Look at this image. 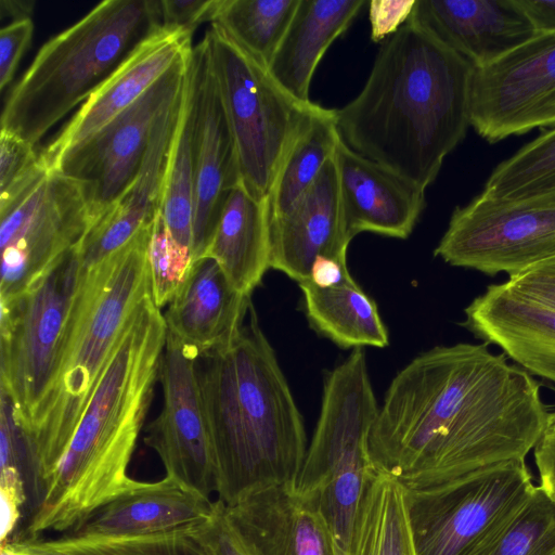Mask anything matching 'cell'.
I'll return each instance as SVG.
<instances>
[{
	"label": "cell",
	"mask_w": 555,
	"mask_h": 555,
	"mask_svg": "<svg viewBox=\"0 0 555 555\" xmlns=\"http://www.w3.org/2000/svg\"><path fill=\"white\" fill-rule=\"evenodd\" d=\"M540 386L489 345L437 346L390 383L369 435L373 469L406 490L525 460L547 426Z\"/></svg>",
	"instance_id": "cell-1"
},
{
	"label": "cell",
	"mask_w": 555,
	"mask_h": 555,
	"mask_svg": "<svg viewBox=\"0 0 555 555\" xmlns=\"http://www.w3.org/2000/svg\"><path fill=\"white\" fill-rule=\"evenodd\" d=\"M474 70L408 21L384 40L361 92L335 109L341 141L426 190L470 126Z\"/></svg>",
	"instance_id": "cell-2"
},
{
	"label": "cell",
	"mask_w": 555,
	"mask_h": 555,
	"mask_svg": "<svg viewBox=\"0 0 555 555\" xmlns=\"http://www.w3.org/2000/svg\"><path fill=\"white\" fill-rule=\"evenodd\" d=\"M167 325L145 295L104 366L67 448L38 493L22 540L67 533L143 481L128 475L158 379Z\"/></svg>",
	"instance_id": "cell-3"
},
{
	"label": "cell",
	"mask_w": 555,
	"mask_h": 555,
	"mask_svg": "<svg viewBox=\"0 0 555 555\" xmlns=\"http://www.w3.org/2000/svg\"><path fill=\"white\" fill-rule=\"evenodd\" d=\"M197 377L219 501L295 485L307 452L301 414L251 306L225 345L199 354Z\"/></svg>",
	"instance_id": "cell-4"
},
{
	"label": "cell",
	"mask_w": 555,
	"mask_h": 555,
	"mask_svg": "<svg viewBox=\"0 0 555 555\" xmlns=\"http://www.w3.org/2000/svg\"><path fill=\"white\" fill-rule=\"evenodd\" d=\"M152 227L143 228L101 263L81 270L57 374L29 435L30 474L38 492L63 456L130 314L151 293Z\"/></svg>",
	"instance_id": "cell-5"
},
{
	"label": "cell",
	"mask_w": 555,
	"mask_h": 555,
	"mask_svg": "<svg viewBox=\"0 0 555 555\" xmlns=\"http://www.w3.org/2000/svg\"><path fill=\"white\" fill-rule=\"evenodd\" d=\"M162 27L159 1L99 3L40 48L9 94L1 129L36 145Z\"/></svg>",
	"instance_id": "cell-6"
},
{
	"label": "cell",
	"mask_w": 555,
	"mask_h": 555,
	"mask_svg": "<svg viewBox=\"0 0 555 555\" xmlns=\"http://www.w3.org/2000/svg\"><path fill=\"white\" fill-rule=\"evenodd\" d=\"M377 404L361 348L324 382L318 423L294 485L315 501L341 555L349 543L371 465L369 435Z\"/></svg>",
	"instance_id": "cell-7"
},
{
	"label": "cell",
	"mask_w": 555,
	"mask_h": 555,
	"mask_svg": "<svg viewBox=\"0 0 555 555\" xmlns=\"http://www.w3.org/2000/svg\"><path fill=\"white\" fill-rule=\"evenodd\" d=\"M205 35L236 146L241 184L256 199L267 201L284 153L312 102L294 100L220 26L211 24Z\"/></svg>",
	"instance_id": "cell-8"
},
{
	"label": "cell",
	"mask_w": 555,
	"mask_h": 555,
	"mask_svg": "<svg viewBox=\"0 0 555 555\" xmlns=\"http://www.w3.org/2000/svg\"><path fill=\"white\" fill-rule=\"evenodd\" d=\"M80 274L74 248L23 293L0 301V386L29 435L57 374Z\"/></svg>",
	"instance_id": "cell-9"
},
{
	"label": "cell",
	"mask_w": 555,
	"mask_h": 555,
	"mask_svg": "<svg viewBox=\"0 0 555 555\" xmlns=\"http://www.w3.org/2000/svg\"><path fill=\"white\" fill-rule=\"evenodd\" d=\"M525 460L406 490L415 555H483L534 489Z\"/></svg>",
	"instance_id": "cell-10"
},
{
	"label": "cell",
	"mask_w": 555,
	"mask_h": 555,
	"mask_svg": "<svg viewBox=\"0 0 555 555\" xmlns=\"http://www.w3.org/2000/svg\"><path fill=\"white\" fill-rule=\"evenodd\" d=\"M435 256L453 267L516 276L555 257V189L520 198L480 193L456 207Z\"/></svg>",
	"instance_id": "cell-11"
},
{
	"label": "cell",
	"mask_w": 555,
	"mask_h": 555,
	"mask_svg": "<svg viewBox=\"0 0 555 555\" xmlns=\"http://www.w3.org/2000/svg\"><path fill=\"white\" fill-rule=\"evenodd\" d=\"M0 301L23 293L77 248L91 225L85 185L50 169L0 205Z\"/></svg>",
	"instance_id": "cell-12"
},
{
	"label": "cell",
	"mask_w": 555,
	"mask_h": 555,
	"mask_svg": "<svg viewBox=\"0 0 555 555\" xmlns=\"http://www.w3.org/2000/svg\"><path fill=\"white\" fill-rule=\"evenodd\" d=\"M192 49L132 105L66 152L50 169L85 185L91 225L137 178L158 117L184 87Z\"/></svg>",
	"instance_id": "cell-13"
},
{
	"label": "cell",
	"mask_w": 555,
	"mask_h": 555,
	"mask_svg": "<svg viewBox=\"0 0 555 555\" xmlns=\"http://www.w3.org/2000/svg\"><path fill=\"white\" fill-rule=\"evenodd\" d=\"M555 125V33L475 67L470 126L490 143Z\"/></svg>",
	"instance_id": "cell-14"
},
{
	"label": "cell",
	"mask_w": 555,
	"mask_h": 555,
	"mask_svg": "<svg viewBox=\"0 0 555 555\" xmlns=\"http://www.w3.org/2000/svg\"><path fill=\"white\" fill-rule=\"evenodd\" d=\"M198 351L167 330L158 379L163 406L146 427L144 443L157 453L166 476L207 499L217 493V467L204 413Z\"/></svg>",
	"instance_id": "cell-15"
},
{
	"label": "cell",
	"mask_w": 555,
	"mask_h": 555,
	"mask_svg": "<svg viewBox=\"0 0 555 555\" xmlns=\"http://www.w3.org/2000/svg\"><path fill=\"white\" fill-rule=\"evenodd\" d=\"M191 68L198 98L192 234V255L196 261L204 257L229 194L241 184V175L236 146L214 73L206 35L192 49Z\"/></svg>",
	"instance_id": "cell-16"
},
{
	"label": "cell",
	"mask_w": 555,
	"mask_h": 555,
	"mask_svg": "<svg viewBox=\"0 0 555 555\" xmlns=\"http://www.w3.org/2000/svg\"><path fill=\"white\" fill-rule=\"evenodd\" d=\"M349 243L334 154L292 207L269 220V267L301 284L310 280L312 264L320 257L347 266Z\"/></svg>",
	"instance_id": "cell-17"
},
{
	"label": "cell",
	"mask_w": 555,
	"mask_h": 555,
	"mask_svg": "<svg viewBox=\"0 0 555 555\" xmlns=\"http://www.w3.org/2000/svg\"><path fill=\"white\" fill-rule=\"evenodd\" d=\"M192 33L162 27L146 38L41 151L49 169L140 99L185 52Z\"/></svg>",
	"instance_id": "cell-18"
},
{
	"label": "cell",
	"mask_w": 555,
	"mask_h": 555,
	"mask_svg": "<svg viewBox=\"0 0 555 555\" xmlns=\"http://www.w3.org/2000/svg\"><path fill=\"white\" fill-rule=\"evenodd\" d=\"M335 160L347 237L351 241L362 232L409 237L425 208V190L360 155L341 139Z\"/></svg>",
	"instance_id": "cell-19"
},
{
	"label": "cell",
	"mask_w": 555,
	"mask_h": 555,
	"mask_svg": "<svg viewBox=\"0 0 555 555\" xmlns=\"http://www.w3.org/2000/svg\"><path fill=\"white\" fill-rule=\"evenodd\" d=\"M182 93L183 89L158 117L134 181L92 223L76 248L80 268L83 271L104 261L143 228L153 224L160 211L169 155L181 111Z\"/></svg>",
	"instance_id": "cell-20"
},
{
	"label": "cell",
	"mask_w": 555,
	"mask_h": 555,
	"mask_svg": "<svg viewBox=\"0 0 555 555\" xmlns=\"http://www.w3.org/2000/svg\"><path fill=\"white\" fill-rule=\"evenodd\" d=\"M409 22L475 67L494 62L537 35L516 0H416Z\"/></svg>",
	"instance_id": "cell-21"
},
{
	"label": "cell",
	"mask_w": 555,
	"mask_h": 555,
	"mask_svg": "<svg viewBox=\"0 0 555 555\" xmlns=\"http://www.w3.org/2000/svg\"><path fill=\"white\" fill-rule=\"evenodd\" d=\"M462 325L520 367L555 383V308L506 283L489 285L464 310Z\"/></svg>",
	"instance_id": "cell-22"
},
{
	"label": "cell",
	"mask_w": 555,
	"mask_h": 555,
	"mask_svg": "<svg viewBox=\"0 0 555 555\" xmlns=\"http://www.w3.org/2000/svg\"><path fill=\"white\" fill-rule=\"evenodd\" d=\"M225 506L259 555H338L315 501L294 485L263 487Z\"/></svg>",
	"instance_id": "cell-23"
},
{
	"label": "cell",
	"mask_w": 555,
	"mask_h": 555,
	"mask_svg": "<svg viewBox=\"0 0 555 555\" xmlns=\"http://www.w3.org/2000/svg\"><path fill=\"white\" fill-rule=\"evenodd\" d=\"M250 296L236 291L211 257L194 261L164 314L167 330L199 354L228 344L243 325Z\"/></svg>",
	"instance_id": "cell-24"
},
{
	"label": "cell",
	"mask_w": 555,
	"mask_h": 555,
	"mask_svg": "<svg viewBox=\"0 0 555 555\" xmlns=\"http://www.w3.org/2000/svg\"><path fill=\"white\" fill-rule=\"evenodd\" d=\"M215 508L216 501L188 490L166 476L154 482L143 481L64 534L107 538L162 533L206 521Z\"/></svg>",
	"instance_id": "cell-25"
},
{
	"label": "cell",
	"mask_w": 555,
	"mask_h": 555,
	"mask_svg": "<svg viewBox=\"0 0 555 555\" xmlns=\"http://www.w3.org/2000/svg\"><path fill=\"white\" fill-rule=\"evenodd\" d=\"M365 4V0H299L268 66L274 81L294 100L311 103L310 85L321 59Z\"/></svg>",
	"instance_id": "cell-26"
},
{
	"label": "cell",
	"mask_w": 555,
	"mask_h": 555,
	"mask_svg": "<svg viewBox=\"0 0 555 555\" xmlns=\"http://www.w3.org/2000/svg\"><path fill=\"white\" fill-rule=\"evenodd\" d=\"M215 259L233 287L250 296L269 267V219L266 201L242 184L229 194L204 257Z\"/></svg>",
	"instance_id": "cell-27"
},
{
	"label": "cell",
	"mask_w": 555,
	"mask_h": 555,
	"mask_svg": "<svg viewBox=\"0 0 555 555\" xmlns=\"http://www.w3.org/2000/svg\"><path fill=\"white\" fill-rule=\"evenodd\" d=\"M311 326L341 348L389 344L388 331L376 302L352 279L320 287L310 281L298 284Z\"/></svg>",
	"instance_id": "cell-28"
},
{
	"label": "cell",
	"mask_w": 555,
	"mask_h": 555,
	"mask_svg": "<svg viewBox=\"0 0 555 555\" xmlns=\"http://www.w3.org/2000/svg\"><path fill=\"white\" fill-rule=\"evenodd\" d=\"M339 141L335 109L312 102L284 153L266 201L269 220L284 215L313 184Z\"/></svg>",
	"instance_id": "cell-29"
},
{
	"label": "cell",
	"mask_w": 555,
	"mask_h": 555,
	"mask_svg": "<svg viewBox=\"0 0 555 555\" xmlns=\"http://www.w3.org/2000/svg\"><path fill=\"white\" fill-rule=\"evenodd\" d=\"M1 550L9 555H217L208 519L167 532L146 535L12 540Z\"/></svg>",
	"instance_id": "cell-30"
},
{
	"label": "cell",
	"mask_w": 555,
	"mask_h": 555,
	"mask_svg": "<svg viewBox=\"0 0 555 555\" xmlns=\"http://www.w3.org/2000/svg\"><path fill=\"white\" fill-rule=\"evenodd\" d=\"M341 555H415L405 489L395 478L371 469Z\"/></svg>",
	"instance_id": "cell-31"
},
{
	"label": "cell",
	"mask_w": 555,
	"mask_h": 555,
	"mask_svg": "<svg viewBox=\"0 0 555 555\" xmlns=\"http://www.w3.org/2000/svg\"><path fill=\"white\" fill-rule=\"evenodd\" d=\"M197 132L198 98L190 60L180 116L168 160L160 214L176 242L191 253Z\"/></svg>",
	"instance_id": "cell-32"
},
{
	"label": "cell",
	"mask_w": 555,
	"mask_h": 555,
	"mask_svg": "<svg viewBox=\"0 0 555 555\" xmlns=\"http://www.w3.org/2000/svg\"><path fill=\"white\" fill-rule=\"evenodd\" d=\"M299 0H221L211 24L268 68Z\"/></svg>",
	"instance_id": "cell-33"
},
{
	"label": "cell",
	"mask_w": 555,
	"mask_h": 555,
	"mask_svg": "<svg viewBox=\"0 0 555 555\" xmlns=\"http://www.w3.org/2000/svg\"><path fill=\"white\" fill-rule=\"evenodd\" d=\"M555 189V128L545 131L500 163L482 194L492 198H520Z\"/></svg>",
	"instance_id": "cell-34"
},
{
	"label": "cell",
	"mask_w": 555,
	"mask_h": 555,
	"mask_svg": "<svg viewBox=\"0 0 555 555\" xmlns=\"http://www.w3.org/2000/svg\"><path fill=\"white\" fill-rule=\"evenodd\" d=\"M483 555H555V500L534 487Z\"/></svg>",
	"instance_id": "cell-35"
},
{
	"label": "cell",
	"mask_w": 555,
	"mask_h": 555,
	"mask_svg": "<svg viewBox=\"0 0 555 555\" xmlns=\"http://www.w3.org/2000/svg\"><path fill=\"white\" fill-rule=\"evenodd\" d=\"M147 262L152 298L160 309L179 292L194 263L192 253L170 234L160 211L152 227Z\"/></svg>",
	"instance_id": "cell-36"
},
{
	"label": "cell",
	"mask_w": 555,
	"mask_h": 555,
	"mask_svg": "<svg viewBox=\"0 0 555 555\" xmlns=\"http://www.w3.org/2000/svg\"><path fill=\"white\" fill-rule=\"evenodd\" d=\"M43 159L35 145L1 129L0 191L3 192L31 175Z\"/></svg>",
	"instance_id": "cell-37"
},
{
	"label": "cell",
	"mask_w": 555,
	"mask_h": 555,
	"mask_svg": "<svg viewBox=\"0 0 555 555\" xmlns=\"http://www.w3.org/2000/svg\"><path fill=\"white\" fill-rule=\"evenodd\" d=\"M24 466H7L0 473L1 499V546L8 544L21 517V508L26 501L23 468Z\"/></svg>",
	"instance_id": "cell-38"
},
{
	"label": "cell",
	"mask_w": 555,
	"mask_h": 555,
	"mask_svg": "<svg viewBox=\"0 0 555 555\" xmlns=\"http://www.w3.org/2000/svg\"><path fill=\"white\" fill-rule=\"evenodd\" d=\"M221 0H162V26L193 31L203 23H212Z\"/></svg>",
	"instance_id": "cell-39"
},
{
	"label": "cell",
	"mask_w": 555,
	"mask_h": 555,
	"mask_svg": "<svg viewBox=\"0 0 555 555\" xmlns=\"http://www.w3.org/2000/svg\"><path fill=\"white\" fill-rule=\"evenodd\" d=\"M31 18L16 21L0 30V89L4 90L13 79L24 52L34 34Z\"/></svg>",
	"instance_id": "cell-40"
},
{
	"label": "cell",
	"mask_w": 555,
	"mask_h": 555,
	"mask_svg": "<svg viewBox=\"0 0 555 555\" xmlns=\"http://www.w3.org/2000/svg\"><path fill=\"white\" fill-rule=\"evenodd\" d=\"M208 529L217 555H259L229 515L225 504L219 500L208 519Z\"/></svg>",
	"instance_id": "cell-41"
},
{
	"label": "cell",
	"mask_w": 555,
	"mask_h": 555,
	"mask_svg": "<svg viewBox=\"0 0 555 555\" xmlns=\"http://www.w3.org/2000/svg\"><path fill=\"white\" fill-rule=\"evenodd\" d=\"M416 0H372L369 3L371 37L375 42L386 40L410 18Z\"/></svg>",
	"instance_id": "cell-42"
},
{
	"label": "cell",
	"mask_w": 555,
	"mask_h": 555,
	"mask_svg": "<svg viewBox=\"0 0 555 555\" xmlns=\"http://www.w3.org/2000/svg\"><path fill=\"white\" fill-rule=\"evenodd\" d=\"M505 283L522 296L555 308V269L538 264Z\"/></svg>",
	"instance_id": "cell-43"
},
{
	"label": "cell",
	"mask_w": 555,
	"mask_h": 555,
	"mask_svg": "<svg viewBox=\"0 0 555 555\" xmlns=\"http://www.w3.org/2000/svg\"><path fill=\"white\" fill-rule=\"evenodd\" d=\"M533 450L540 487L555 500V427L546 426Z\"/></svg>",
	"instance_id": "cell-44"
},
{
	"label": "cell",
	"mask_w": 555,
	"mask_h": 555,
	"mask_svg": "<svg viewBox=\"0 0 555 555\" xmlns=\"http://www.w3.org/2000/svg\"><path fill=\"white\" fill-rule=\"evenodd\" d=\"M537 34L555 33V0H516Z\"/></svg>",
	"instance_id": "cell-45"
},
{
	"label": "cell",
	"mask_w": 555,
	"mask_h": 555,
	"mask_svg": "<svg viewBox=\"0 0 555 555\" xmlns=\"http://www.w3.org/2000/svg\"><path fill=\"white\" fill-rule=\"evenodd\" d=\"M352 280L347 266L334 259L320 257L311 268L310 282L320 287H330Z\"/></svg>",
	"instance_id": "cell-46"
},
{
	"label": "cell",
	"mask_w": 555,
	"mask_h": 555,
	"mask_svg": "<svg viewBox=\"0 0 555 555\" xmlns=\"http://www.w3.org/2000/svg\"><path fill=\"white\" fill-rule=\"evenodd\" d=\"M35 8L31 0H1L0 16L1 18H11L12 22L30 18Z\"/></svg>",
	"instance_id": "cell-47"
},
{
	"label": "cell",
	"mask_w": 555,
	"mask_h": 555,
	"mask_svg": "<svg viewBox=\"0 0 555 555\" xmlns=\"http://www.w3.org/2000/svg\"><path fill=\"white\" fill-rule=\"evenodd\" d=\"M547 426L555 427V411L548 413Z\"/></svg>",
	"instance_id": "cell-48"
},
{
	"label": "cell",
	"mask_w": 555,
	"mask_h": 555,
	"mask_svg": "<svg viewBox=\"0 0 555 555\" xmlns=\"http://www.w3.org/2000/svg\"><path fill=\"white\" fill-rule=\"evenodd\" d=\"M541 264H544V266H546L548 268L555 269V257L550 259V260H547V261H545V262H543V263H541Z\"/></svg>",
	"instance_id": "cell-49"
},
{
	"label": "cell",
	"mask_w": 555,
	"mask_h": 555,
	"mask_svg": "<svg viewBox=\"0 0 555 555\" xmlns=\"http://www.w3.org/2000/svg\"><path fill=\"white\" fill-rule=\"evenodd\" d=\"M1 555H9L5 550H1Z\"/></svg>",
	"instance_id": "cell-50"
}]
</instances>
